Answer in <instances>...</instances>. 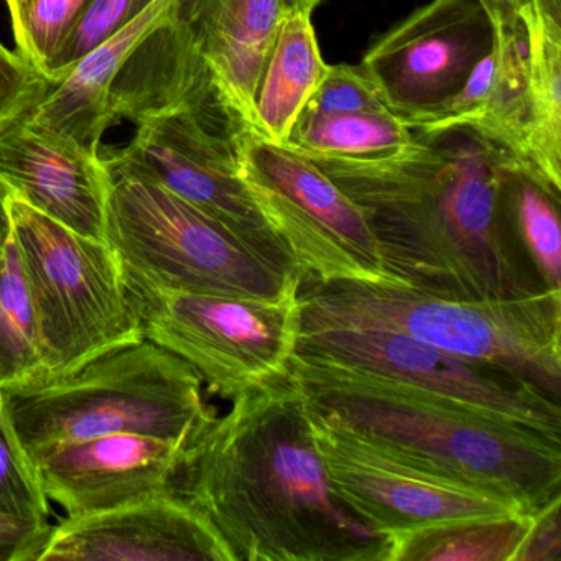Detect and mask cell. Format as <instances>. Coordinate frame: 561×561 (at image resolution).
<instances>
[{"mask_svg":"<svg viewBox=\"0 0 561 561\" xmlns=\"http://www.w3.org/2000/svg\"><path fill=\"white\" fill-rule=\"evenodd\" d=\"M172 0H156L142 14L81 58L61 83L55 84L31 114L32 123L67 137L100 156L111 129V88L137 47L165 21Z\"/></svg>","mask_w":561,"mask_h":561,"instance_id":"obj_19","label":"cell"},{"mask_svg":"<svg viewBox=\"0 0 561 561\" xmlns=\"http://www.w3.org/2000/svg\"><path fill=\"white\" fill-rule=\"evenodd\" d=\"M560 508L561 497L535 512L530 531L515 561L561 560Z\"/></svg>","mask_w":561,"mask_h":561,"instance_id":"obj_31","label":"cell"},{"mask_svg":"<svg viewBox=\"0 0 561 561\" xmlns=\"http://www.w3.org/2000/svg\"><path fill=\"white\" fill-rule=\"evenodd\" d=\"M136 134L114 150L219 225L252 251L290 274H301L242 179L236 139L221 136L185 111H163L134 123Z\"/></svg>","mask_w":561,"mask_h":561,"instance_id":"obj_14","label":"cell"},{"mask_svg":"<svg viewBox=\"0 0 561 561\" xmlns=\"http://www.w3.org/2000/svg\"><path fill=\"white\" fill-rule=\"evenodd\" d=\"M54 87V81L19 51L0 44V130L24 119Z\"/></svg>","mask_w":561,"mask_h":561,"instance_id":"obj_30","label":"cell"},{"mask_svg":"<svg viewBox=\"0 0 561 561\" xmlns=\"http://www.w3.org/2000/svg\"><path fill=\"white\" fill-rule=\"evenodd\" d=\"M290 373L318 409L528 514L561 497V439L353 367L294 356Z\"/></svg>","mask_w":561,"mask_h":561,"instance_id":"obj_3","label":"cell"},{"mask_svg":"<svg viewBox=\"0 0 561 561\" xmlns=\"http://www.w3.org/2000/svg\"><path fill=\"white\" fill-rule=\"evenodd\" d=\"M31 561H236L198 511L170 492L48 525Z\"/></svg>","mask_w":561,"mask_h":561,"instance_id":"obj_15","label":"cell"},{"mask_svg":"<svg viewBox=\"0 0 561 561\" xmlns=\"http://www.w3.org/2000/svg\"><path fill=\"white\" fill-rule=\"evenodd\" d=\"M45 373L44 346L14 236L0 251V387Z\"/></svg>","mask_w":561,"mask_h":561,"instance_id":"obj_25","label":"cell"},{"mask_svg":"<svg viewBox=\"0 0 561 561\" xmlns=\"http://www.w3.org/2000/svg\"><path fill=\"white\" fill-rule=\"evenodd\" d=\"M295 356L353 367L561 439L560 402L511 370L386 328L301 318Z\"/></svg>","mask_w":561,"mask_h":561,"instance_id":"obj_12","label":"cell"},{"mask_svg":"<svg viewBox=\"0 0 561 561\" xmlns=\"http://www.w3.org/2000/svg\"><path fill=\"white\" fill-rule=\"evenodd\" d=\"M301 318L405 333L439 350L511 370L561 400V290L458 300L397 280L304 278Z\"/></svg>","mask_w":561,"mask_h":561,"instance_id":"obj_6","label":"cell"},{"mask_svg":"<svg viewBox=\"0 0 561 561\" xmlns=\"http://www.w3.org/2000/svg\"><path fill=\"white\" fill-rule=\"evenodd\" d=\"M153 2L156 0H90L58 55L54 68L55 84L61 83L81 58L142 14Z\"/></svg>","mask_w":561,"mask_h":561,"instance_id":"obj_28","label":"cell"},{"mask_svg":"<svg viewBox=\"0 0 561 561\" xmlns=\"http://www.w3.org/2000/svg\"><path fill=\"white\" fill-rule=\"evenodd\" d=\"M413 130L392 113L300 114L284 147L308 157L373 159L397 152Z\"/></svg>","mask_w":561,"mask_h":561,"instance_id":"obj_23","label":"cell"},{"mask_svg":"<svg viewBox=\"0 0 561 561\" xmlns=\"http://www.w3.org/2000/svg\"><path fill=\"white\" fill-rule=\"evenodd\" d=\"M501 190L512 231L538 280L561 290V190L514 156L501 163Z\"/></svg>","mask_w":561,"mask_h":561,"instance_id":"obj_21","label":"cell"},{"mask_svg":"<svg viewBox=\"0 0 561 561\" xmlns=\"http://www.w3.org/2000/svg\"><path fill=\"white\" fill-rule=\"evenodd\" d=\"M100 159L110 180L106 242L127 274L159 287L255 298L300 287L304 275L265 261L114 150Z\"/></svg>","mask_w":561,"mask_h":561,"instance_id":"obj_7","label":"cell"},{"mask_svg":"<svg viewBox=\"0 0 561 561\" xmlns=\"http://www.w3.org/2000/svg\"><path fill=\"white\" fill-rule=\"evenodd\" d=\"M412 130L410 144L382 157L307 156L360 209L386 274L458 300L547 290L502 198L501 163L512 153L465 126Z\"/></svg>","mask_w":561,"mask_h":561,"instance_id":"obj_1","label":"cell"},{"mask_svg":"<svg viewBox=\"0 0 561 561\" xmlns=\"http://www.w3.org/2000/svg\"><path fill=\"white\" fill-rule=\"evenodd\" d=\"M534 514L465 518L389 537V561H515Z\"/></svg>","mask_w":561,"mask_h":561,"instance_id":"obj_22","label":"cell"},{"mask_svg":"<svg viewBox=\"0 0 561 561\" xmlns=\"http://www.w3.org/2000/svg\"><path fill=\"white\" fill-rule=\"evenodd\" d=\"M8 208L37 313L44 374L71 373L142 337L107 242L78 234L14 196H8Z\"/></svg>","mask_w":561,"mask_h":561,"instance_id":"obj_9","label":"cell"},{"mask_svg":"<svg viewBox=\"0 0 561 561\" xmlns=\"http://www.w3.org/2000/svg\"><path fill=\"white\" fill-rule=\"evenodd\" d=\"M0 185L71 231L106 242L107 180L100 156L27 116L0 130Z\"/></svg>","mask_w":561,"mask_h":561,"instance_id":"obj_17","label":"cell"},{"mask_svg":"<svg viewBox=\"0 0 561 561\" xmlns=\"http://www.w3.org/2000/svg\"><path fill=\"white\" fill-rule=\"evenodd\" d=\"M321 4V0H282L285 15L295 14V12H308L313 14L314 9Z\"/></svg>","mask_w":561,"mask_h":561,"instance_id":"obj_36","label":"cell"},{"mask_svg":"<svg viewBox=\"0 0 561 561\" xmlns=\"http://www.w3.org/2000/svg\"><path fill=\"white\" fill-rule=\"evenodd\" d=\"M0 409L24 451L114 433L188 446L218 416L188 363L140 337L71 373L0 387Z\"/></svg>","mask_w":561,"mask_h":561,"instance_id":"obj_5","label":"cell"},{"mask_svg":"<svg viewBox=\"0 0 561 561\" xmlns=\"http://www.w3.org/2000/svg\"><path fill=\"white\" fill-rule=\"evenodd\" d=\"M48 525L0 515V561H31Z\"/></svg>","mask_w":561,"mask_h":561,"instance_id":"obj_32","label":"cell"},{"mask_svg":"<svg viewBox=\"0 0 561 561\" xmlns=\"http://www.w3.org/2000/svg\"><path fill=\"white\" fill-rule=\"evenodd\" d=\"M531 15L551 27L561 28V0H531Z\"/></svg>","mask_w":561,"mask_h":561,"instance_id":"obj_33","label":"cell"},{"mask_svg":"<svg viewBox=\"0 0 561 561\" xmlns=\"http://www.w3.org/2000/svg\"><path fill=\"white\" fill-rule=\"evenodd\" d=\"M282 0H172L111 88V126L185 111L221 136L254 130V91Z\"/></svg>","mask_w":561,"mask_h":561,"instance_id":"obj_4","label":"cell"},{"mask_svg":"<svg viewBox=\"0 0 561 561\" xmlns=\"http://www.w3.org/2000/svg\"><path fill=\"white\" fill-rule=\"evenodd\" d=\"M327 68L311 14L285 15L268 45L255 84V133L275 146H285Z\"/></svg>","mask_w":561,"mask_h":561,"instance_id":"obj_20","label":"cell"},{"mask_svg":"<svg viewBox=\"0 0 561 561\" xmlns=\"http://www.w3.org/2000/svg\"><path fill=\"white\" fill-rule=\"evenodd\" d=\"M18 51L54 81L58 55L90 0H5ZM55 83V81H54Z\"/></svg>","mask_w":561,"mask_h":561,"instance_id":"obj_26","label":"cell"},{"mask_svg":"<svg viewBox=\"0 0 561 561\" xmlns=\"http://www.w3.org/2000/svg\"><path fill=\"white\" fill-rule=\"evenodd\" d=\"M484 5H499V8L511 9L522 18H531V0H479Z\"/></svg>","mask_w":561,"mask_h":561,"instance_id":"obj_35","label":"cell"},{"mask_svg":"<svg viewBox=\"0 0 561 561\" xmlns=\"http://www.w3.org/2000/svg\"><path fill=\"white\" fill-rule=\"evenodd\" d=\"M48 502L0 409V515L48 525Z\"/></svg>","mask_w":561,"mask_h":561,"instance_id":"obj_27","label":"cell"},{"mask_svg":"<svg viewBox=\"0 0 561 561\" xmlns=\"http://www.w3.org/2000/svg\"><path fill=\"white\" fill-rule=\"evenodd\" d=\"M494 25L479 0H432L383 34L360 70L410 129L445 116L472 68L491 51Z\"/></svg>","mask_w":561,"mask_h":561,"instance_id":"obj_13","label":"cell"},{"mask_svg":"<svg viewBox=\"0 0 561 561\" xmlns=\"http://www.w3.org/2000/svg\"><path fill=\"white\" fill-rule=\"evenodd\" d=\"M169 492L215 527L236 561H389V538L331 488L291 373L236 397L186 446Z\"/></svg>","mask_w":561,"mask_h":561,"instance_id":"obj_2","label":"cell"},{"mask_svg":"<svg viewBox=\"0 0 561 561\" xmlns=\"http://www.w3.org/2000/svg\"><path fill=\"white\" fill-rule=\"evenodd\" d=\"M255 205L297 262L320 282L393 280L360 209L307 156L244 130L236 139Z\"/></svg>","mask_w":561,"mask_h":561,"instance_id":"obj_11","label":"cell"},{"mask_svg":"<svg viewBox=\"0 0 561 561\" xmlns=\"http://www.w3.org/2000/svg\"><path fill=\"white\" fill-rule=\"evenodd\" d=\"M123 277L142 337L182 357L213 396L234 400L290 374L300 287L255 298L159 287L124 271Z\"/></svg>","mask_w":561,"mask_h":561,"instance_id":"obj_8","label":"cell"},{"mask_svg":"<svg viewBox=\"0 0 561 561\" xmlns=\"http://www.w3.org/2000/svg\"><path fill=\"white\" fill-rule=\"evenodd\" d=\"M8 192L0 185V251L8 244L12 236V221L8 208Z\"/></svg>","mask_w":561,"mask_h":561,"instance_id":"obj_34","label":"cell"},{"mask_svg":"<svg viewBox=\"0 0 561 561\" xmlns=\"http://www.w3.org/2000/svg\"><path fill=\"white\" fill-rule=\"evenodd\" d=\"M524 21L530 34L528 162L561 190V28L534 15Z\"/></svg>","mask_w":561,"mask_h":561,"instance_id":"obj_24","label":"cell"},{"mask_svg":"<svg viewBox=\"0 0 561 561\" xmlns=\"http://www.w3.org/2000/svg\"><path fill=\"white\" fill-rule=\"evenodd\" d=\"M485 9L494 25L491 51L472 68L445 116L423 129L469 127L505 152L528 162L530 34L517 12L499 5H485Z\"/></svg>","mask_w":561,"mask_h":561,"instance_id":"obj_18","label":"cell"},{"mask_svg":"<svg viewBox=\"0 0 561 561\" xmlns=\"http://www.w3.org/2000/svg\"><path fill=\"white\" fill-rule=\"evenodd\" d=\"M383 101L359 67L328 65L301 114L386 113ZM390 113V111H389Z\"/></svg>","mask_w":561,"mask_h":561,"instance_id":"obj_29","label":"cell"},{"mask_svg":"<svg viewBox=\"0 0 561 561\" xmlns=\"http://www.w3.org/2000/svg\"><path fill=\"white\" fill-rule=\"evenodd\" d=\"M185 448L156 436L114 433L44 448L28 461L48 501L73 517L169 492Z\"/></svg>","mask_w":561,"mask_h":561,"instance_id":"obj_16","label":"cell"},{"mask_svg":"<svg viewBox=\"0 0 561 561\" xmlns=\"http://www.w3.org/2000/svg\"><path fill=\"white\" fill-rule=\"evenodd\" d=\"M310 405L311 433L337 497L377 534H409L465 518L528 514L507 495L433 466Z\"/></svg>","mask_w":561,"mask_h":561,"instance_id":"obj_10","label":"cell"}]
</instances>
